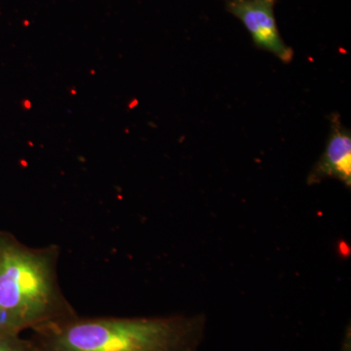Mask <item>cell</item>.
Here are the masks:
<instances>
[{"mask_svg": "<svg viewBox=\"0 0 351 351\" xmlns=\"http://www.w3.org/2000/svg\"><path fill=\"white\" fill-rule=\"evenodd\" d=\"M336 179L351 186V136L341 122H332L326 149L307 177V184H315Z\"/></svg>", "mask_w": 351, "mask_h": 351, "instance_id": "cell-4", "label": "cell"}, {"mask_svg": "<svg viewBox=\"0 0 351 351\" xmlns=\"http://www.w3.org/2000/svg\"><path fill=\"white\" fill-rule=\"evenodd\" d=\"M0 351H38L31 339L0 330Z\"/></svg>", "mask_w": 351, "mask_h": 351, "instance_id": "cell-5", "label": "cell"}, {"mask_svg": "<svg viewBox=\"0 0 351 351\" xmlns=\"http://www.w3.org/2000/svg\"><path fill=\"white\" fill-rule=\"evenodd\" d=\"M204 314L159 317H80L32 329L38 351H199Z\"/></svg>", "mask_w": 351, "mask_h": 351, "instance_id": "cell-1", "label": "cell"}, {"mask_svg": "<svg viewBox=\"0 0 351 351\" xmlns=\"http://www.w3.org/2000/svg\"><path fill=\"white\" fill-rule=\"evenodd\" d=\"M60 248H31L0 234V330L21 334L76 315L58 282Z\"/></svg>", "mask_w": 351, "mask_h": 351, "instance_id": "cell-2", "label": "cell"}, {"mask_svg": "<svg viewBox=\"0 0 351 351\" xmlns=\"http://www.w3.org/2000/svg\"><path fill=\"white\" fill-rule=\"evenodd\" d=\"M274 4V0H230L228 9L241 21L258 47L289 63L294 53L279 34Z\"/></svg>", "mask_w": 351, "mask_h": 351, "instance_id": "cell-3", "label": "cell"}, {"mask_svg": "<svg viewBox=\"0 0 351 351\" xmlns=\"http://www.w3.org/2000/svg\"><path fill=\"white\" fill-rule=\"evenodd\" d=\"M341 351H350V331H346L345 339H343V346H341Z\"/></svg>", "mask_w": 351, "mask_h": 351, "instance_id": "cell-6", "label": "cell"}]
</instances>
